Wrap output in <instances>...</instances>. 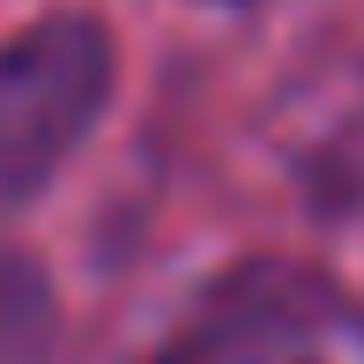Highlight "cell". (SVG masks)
<instances>
[{
	"label": "cell",
	"instance_id": "7a4b0ae2",
	"mask_svg": "<svg viewBox=\"0 0 364 364\" xmlns=\"http://www.w3.org/2000/svg\"><path fill=\"white\" fill-rule=\"evenodd\" d=\"M53 320L60 305H53V283L38 275V260L0 253V364H45L60 335Z\"/></svg>",
	"mask_w": 364,
	"mask_h": 364
},
{
	"label": "cell",
	"instance_id": "6da1fadb",
	"mask_svg": "<svg viewBox=\"0 0 364 364\" xmlns=\"http://www.w3.org/2000/svg\"><path fill=\"white\" fill-rule=\"evenodd\" d=\"M112 97V38L97 15H45L0 45V223L53 186Z\"/></svg>",
	"mask_w": 364,
	"mask_h": 364
}]
</instances>
